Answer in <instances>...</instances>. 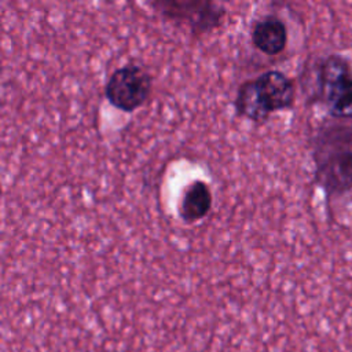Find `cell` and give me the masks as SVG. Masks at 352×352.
<instances>
[{"mask_svg":"<svg viewBox=\"0 0 352 352\" xmlns=\"http://www.w3.org/2000/svg\"><path fill=\"white\" fill-rule=\"evenodd\" d=\"M151 91V74L133 63L116 69L104 85V96L109 103L125 113L142 107L150 98Z\"/></svg>","mask_w":352,"mask_h":352,"instance_id":"cell-4","label":"cell"},{"mask_svg":"<svg viewBox=\"0 0 352 352\" xmlns=\"http://www.w3.org/2000/svg\"><path fill=\"white\" fill-rule=\"evenodd\" d=\"M213 205V195L209 184L204 180L188 183L179 201V216L187 224H194L205 219Z\"/></svg>","mask_w":352,"mask_h":352,"instance_id":"cell-7","label":"cell"},{"mask_svg":"<svg viewBox=\"0 0 352 352\" xmlns=\"http://www.w3.org/2000/svg\"><path fill=\"white\" fill-rule=\"evenodd\" d=\"M250 40L253 47L264 55H278L287 44L286 25L278 15H263L253 22L250 28Z\"/></svg>","mask_w":352,"mask_h":352,"instance_id":"cell-6","label":"cell"},{"mask_svg":"<svg viewBox=\"0 0 352 352\" xmlns=\"http://www.w3.org/2000/svg\"><path fill=\"white\" fill-rule=\"evenodd\" d=\"M318 89L333 116L352 120V72L345 58L330 55L323 60L318 73Z\"/></svg>","mask_w":352,"mask_h":352,"instance_id":"cell-3","label":"cell"},{"mask_svg":"<svg viewBox=\"0 0 352 352\" xmlns=\"http://www.w3.org/2000/svg\"><path fill=\"white\" fill-rule=\"evenodd\" d=\"M316 176L329 191L352 187V140L322 139L315 148Z\"/></svg>","mask_w":352,"mask_h":352,"instance_id":"cell-5","label":"cell"},{"mask_svg":"<svg viewBox=\"0 0 352 352\" xmlns=\"http://www.w3.org/2000/svg\"><path fill=\"white\" fill-rule=\"evenodd\" d=\"M157 14L175 25L186 26L195 37L220 28L227 10L223 4L209 0H162L148 3Z\"/></svg>","mask_w":352,"mask_h":352,"instance_id":"cell-2","label":"cell"},{"mask_svg":"<svg viewBox=\"0 0 352 352\" xmlns=\"http://www.w3.org/2000/svg\"><path fill=\"white\" fill-rule=\"evenodd\" d=\"M294 96V82L285 73L267 70L239 85L234 106L238 116L264 122L272 113L292 107Z\"/></svg>","mask_w":352,"mask_h":352,"instance_id":"cell-1","label":"cell"}]
</instances>
